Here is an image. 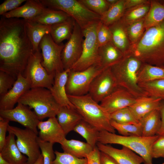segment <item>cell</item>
Returning a JSON list of instances; mask_svg holds the SVG:
<instances>
[{"label": "cell", "mask_w": 164, "mask_h": 164, "mask_svg": "<svg viewBox=\"0 0 164 164\" xmlns=\"http://www.w3.org/2000/svg\"><path fill=\"white\" fill-rule=\"evenodd\" d=\"M129 54L143 63L164 67V21L146 29Z\"/></svg>", "instance_id": "2"}, {"label": "cell", "mask_w": 164, "mask_h": 164, "mask_svg": "<svg viewBox=\"0 0 164 164\" xmlns=\"http://www.w3.org/2000/svg\"><path fill=\"white\" fill-rule=\"evenodd\" d=\"M33 164H43V158L42 154L37 160Z\"/></svg>", "instance_id": "53"}, {"label": "cell", "mask_w": 164, "mask_h": 164, "mask_svg": "<svg viewBox=\"0 0 164 164\" xmlns=\"http://www.w3.org/2000/svg\"><path fill=\"white\" fill-rule=\"evenodd\" d=\"M110 115L111 120L119 124H138L140 122L134 117L128 107L118 110Z\"/></svg>", "instance_id": "40"}, {"label": "cell", "mask_w": 164, "mask_h": 164, "mask_svg": "<svg viewBox=\"0 0 164 164\" xmlns=\"http://www.w3.org/2000/svg\"><path fill=\"white\" fill-rule=\"evenodd\" d=\"M159 137L124 136L106 131L99 132L98 142L104 144H117L126 147L138 154L144 160V164H153L151 154L153 144Z\"/></svg>", "instance_id": "5"}, {"label": "cell", "mask_w": 164, "mask_h": 164, "mask_svg": "<svg viewBox=\"0 0 164 164\" xmlns=\"http://www.w3.org/2000/svg\"><path fill=\"white\" fill-rule=\"evenodd\" d=\"M111 124L114 129L121 135L124 136L142 135V128L140 122L138 124H121L111 120Z\"/></svg>", "instance_id": "38"}, {"label": "cell", "mask_w": 164, "mask_h": 164, "mask_svg": "<svg viewBox=\"0 0 164 164\" xmlns=\"http://www.w3.org/2000/svg\"><path fill=\"white\" fill-rule=\"evenodd\" d=\"M159 1L161 3L164 5V0H159Z\"/></svg>", "instance_id": "56"}, {"label": "cell", "mask_w": 164, "mask_h": 164, "mask_svg": "<svg viewBox=\"0 0 164 164\" xmlns=\"http://www.w3.org/2000/svg\"><path fill=\"white\" fill-rule=\"evenodd\" d=\"M58 121L66 135L83 119L76 109L60 107L56 114Z\"/></svg>", "instance_id": "26"}, {"label": "cell", "mask_w": 164, "mask_h": 164, "mask_svg": "<svg viewBox=\"0 0 164 164\" xmlns=\"http://www.w3.org/2000/svg\"><path fill=\"white\" fill-rule=\"evenodd\" d=\"M125 0H118L114 5L101 16V21L109 26L120 20L126 10Z\"/></svg>", "instance_id": "35"}, {"label": "cell", "mask_w": 164, "mask_h": 164, "mask_svg": "<svg viewBox=\"0 0 164 164\" xmlns=\"http://www.w3.org/2000/svg\"><path fill=\"white\" fill-rule=\"evenodd\" d=\"M150 1L149 0H125L126 10L149 2Z\"/></svg>", "instance_id": "51"}, {"label": "cell", "mask_w": 164, "mask_h": 164, "mask_svg": "<svg viewBox=\"0 0 164 164\" xmlns=\"http://www.w3.org/2000/svg\"><path fill=\"white\" fill-rule=\"evenodd\" d=\"M48 8L63 11L68 14L83 30L100 20L101 16L88 9L79 0H39Z\"/></svg>", "instance_id": "7"}, {"label": "cell", "mask_w": 164, "mask_h": 164, "mask_svg": "<svg viewBox=\"0 0 164 164\" xmlns=\"http://www.w3.org/2000/svg\"><path fill=\"white\" fill-rule=\"evenodd\" d=\"M73 131L84 138L93 148L96 146L100 131L95 127L83 119Z\"/></svg>", "instance_id": "34"}, {"label": "cell", "mask_w": 164, "mask_h": 164, "mask_svg": "<svg viewBox=\"0 0 164 164\" xmlns=\"http://www.w3.org/2000/svg\"><path fill=\"white\" fill-rule=\"evenodd\" d=\"M67 95L84 120L100 132L106 131L115 133V130L111 124L110 115L88 94L80 96Z\"/></svg>", "instance_id": "3"}, {"label": "cell", "mask_w": 164, "mask_h": 164, "mask_svg": "<svg viewBox=\"0 0 164 164\" xmlns=\"http://www.w3.org/2000/svg\"><path fill=\"white\" fill-rule=\"evenodd\" d=\"M64 44L54 42L50 34L45 35L39 45L42 57V64L50 74L55 75L64 71L61 54Z\"/></svg>", "instance_id": "11"}, {"label": "cell", "mask_w": 164, "mask_h": 164, "mask_svg": "<svg viewBox=\"0 0 164 164\" xmlns=\"http://www.w3.org/2000/svg\"><path fill=\"white\" fill-rule=\"evenodd\" d=\"M16 79L9 73L0 71V96L4 95L11 89Z\"/></svg>", "instance_id": "45"}, {"label": "cell", "mask_w": 164, "mask_h": 164, "mask_svg": "<svg viewBox=\"0 0 164 164\" xmlns=\"http://www.w3.org/2000/svg\"><path fill=\"white\" fill-rule=\"evenodd\" d=\"M96 146L101 152L107 153L113 158L119 164H141L143 159L129 149L122 146L118 149L97 142Z\"/></svg>", "instance_id": "19"}, {"label": "cell", "mask_w": 164, "mask_h": 164, "mask_svg": "<svg viewBox=\"0 0 164 164\" xmlns=\"http://www.w3.org/2000/svg\"><path fill=\"white\" fill-rule=\"evenodd\" d=\"M5 145L0 151V154L10 164H26L28 158L23 155L16 143L15 135L9 133Z\"/></svg>", "instance_id": "25"}, {"label": "cell", "mask_w": 164, "mask_h": 164, "mask_svg": "<svg viewBox=\"0 0 164 164\" xmlns=\"http://www.w3.org/2000/svg\"><path fill=\"white\" fill-rule=\"evenodd\" d=\"M7 131L16 137V143L21 152L27 156L26 164H33L41 154L39 145L38 134L32 130L9 125Z\"/></svg>", "instance_id": "12"}, {"label": "cell", "mask_w": 164, "mask_h": 164, "mask_svg": "<svg viewBox=\"0 0 164 164\" xmlns=\"http://www.w3.org/2000/svg\"><path fill=\"white\" fill-rule=\"evenodd\" d=\"M38 141L43 158V164H52L56 158L53 148L54 144L43 141L39 137Z\"/></svg>", "instance_id": "43"}, {"label": "cell", "mask_w": 164, "mask_h": 164, "mask_svg": "<svg viewBox=\"0 0 164 164\" xmlns=\"http://www.w3.org/2000/svg\"><path fill=\"white\" fill-rule=\"evenodd\" d=\"M97 36L99 47L112 41V35L108 26L103 23L101 20L97 28Z\"/></svg>", "instance_id": "44"}, {"label": "cell", "mask_w": 164, "mask_h": 164, "mask_svg": "<svg viewBox=\"0 0 164 164\" xmlns=\"http://www.w3.org/2000/svg\"><path fill=\"white\" fill-rule=\"evenodd\" d=\"M108 4L110 6L116 4L118 0H106Z\"/></svg>", "instance_id": "55"}, {"label": "cell", "mask_w": 164, "mask_h": 164, "mask_svg": "<svg viewBox=\"0 0 164 164\" xmlns=\"http://www.w3.org/2000/svg\"><path fill=\"white\" fill-rule=\"evenodd\" d=\"M25 20L27 33L34 51L39 49V45L44 36L50 34L51 26L43 25L31 20Z\"/></svg>", "instance_id": "27"}, {"label": "cell", "mask_w": 164, "mask_h": 164, "mask_svg": "<svg viewBox=\"0 0 164 164\" xmlns=\"http://www.w3.org/2000/svg\"><path fill=\"white\" fill-rule=\"evenodd\" d=\"M100 151L96 146L87 156V164H100Z\"/></svg>", "instance_id": "49"}, {"label": "cell", "mask_w": 164, "mask_h": 164, "mask_svg": "<svg viewBox=\"0 0 164 164\" xmlns=\"http://www.w3.org/2000/svg\"><path fill=\"white\" fill-rule=\"evenodd\" d=\"M42 60L40 49L34 51L22 75L29 81L31 88L41 87L50 90L53 84L55 75L48 73L42 65Z\"/></svg>", "instance_id": "10"}, {"label": "cell", "mask_w": 164, "mask_h": 164, "mask_svg": "<svg viewBox=\"0 0 164 164\" xmlns=\"http://www.w3.org/2000/svg\"><path fill=\"white\" fill-rule=\"evenodd\" d=\"M46 7L37 0H26L23 5L1 15L7 18H22L31 20L42 13Z\"/></svg>", "instance_id": "21"}, {"label": "cell", "mask_w": 164, "mask_h": 164, "mask_svg": "<svg viewBox=\"0 0 164 164\" xmlns=\"http://www.w3.org/2000/svg\"><path fill=\"white\" fill-rule=\"evenodd\" d=\"M139 122L142 126V136L150 137L157 135L161 125L159 109L151 111L145 115Z\"/></svg>", "instance_id": "30"}, {"label": "cell", "mask_w": 164, "mask_h": 164, "mask_svg": "<svg viewBox=\"0 0 164 164\" xmlns=\"http://www.w3.org/2000/svg\"><path fill=\"white\" fill-rule=\"evenodd\" d=\"M72 19L68 14L63 11L46 7L42 13L31 20L43 25L52 26Z\"/></svg>", "instance_id": "29"}, {"label": "cell", "mask_w": 164, "mask_h": 164, "mask_svg": "<svg viewBox=\"0 0 164 164\" xmlns=\"http://www.w3.org/2000/svg\"><path fill=\"white\" fill-rule=\"evenodd\" d=\"M149 2L126 9L120 19L126 25L145 18L149 9Z\"/></svg>", "instance_id": "36"}, {"label": "cell", "mask_w": 164, "mask_h": 164, "mask_svg": "<svg viewBox=\"0 0 164 164\" xmlns=\"http://www.w3.org/2000/svg\"><path fill=\"white\" fill-rule=\"evenodd\" d=\"M0 164H10L0 154Z\"/></svg>", "instance_id": "54"}, {"label": "cell", "mask_w": 164, "mask_h": 164, "mask_svg": "<svg viewBox=\"0 0 164 164\" xmlns=\"http://www.w3.org/2000/svg\"><path fill=\"white\" fill-rule=\"evenodd\" d=\"M162 164H164V163H162Z\"/></svg>", "instance_id": "57"}, {"label": "cell", "mask_w": 164, "mask_h": 164, "mask_svg": "<svg viewBox=\"0 0 164 164\" xmlns=\"http://www.w3.org/2000/svg\"><path fill=\"white\" fill-rule=\"evenodd\" d=\"M37 128L39 130L38 137L43 141L60 144L66 138V135L56 117L49 118L46 121H40Z\"/></svg>", "instance_id": "18"}, {"label": "cell", "mask_w": 164, "mask_h": 164, "mask_svg": "<svg viewBox=\"0 0 164 164\" xmlns=\"http://www.w3.org/2000/svg\"><path fill=\"white\" fill-rule=\"evenodd\" d=\"M137 98L125 89L118 86L101 102L100 105L110 114L134 104Z\"/></svg>", "instance_id": "16"}, {"label": "cell", "mask_w": 164, "mask_h": 164, "mask_svg": "<svg viewBox=\"0 0 164 164\" xmlns=\"http://www.w3.org/2000/svg\"><path fill=\"white\" fill-rule=\"evenodd\" d=\"M56 158L52 164H87V158H79L70 154L55 151Z\"/></svg>", "instance_id": "42"}, {"label": "cell", "mask_w": 164, "mask_h": 164, "mask_svg": "<svg viewBox=\"0 0 164 164\" xmlns=\"http://www.w3.org/2000/svg\"><path fill=\"white\" fill-rule=\"evenodd\" d=\"M146 96L164 100V79L138 83Z\"/></svg>", "instance_id": "37"}, {"label": "cell", "mask_w": 164, "mask_h": 164, "mask_svg": "<svg viewBox=\"0 0 164 164\" xmlns=\"http://www.w3.org/2000/svg\"><path fill=\"white\" fill-rule=\"evenodd\" d=\"M143 63L129 54L111 67L118 86L125 89L137 98L146 96L138 81V73Z\"/></svg>", "instance_id": "4"}, {"label": "cell", "mask_w": 164, "mask_h": 164, "mask_svg": "<svg viewBox=\"0 0 164 164\" xmlns=\"http://www.w3.org/2000/svg\"><path fill=\"white\" fill-rule=\"evenodd\" d=\"M74 22L72 19L51 26L50 34L55 43L60 44L63 40L70 39L73 32Z\"/></svg>", "instance_id": "32"}, {"label": "cell", "mask_w": 164, "mask_h": 164, "mask_svg": "<svg viewBox=\"0 0 164 164\" xmlns=\"http://www.w3.org/2000/svg\"><path fill=\"white\" fill-rule=\"evenodd\" d=\"M108 27L112 35V42L125 56L129 55L132 45L127 33L126 25L120 19Z\"/></svg>", "instance_id": "22"}, {"label": "cell", "mask_w": 164, "mask_h": 164, "mask_svg": "<svg viewBox=\"0 0 164 164\" xmlns=\"http://www.w3.org/2000/svg\"><path fill=\"white\" fill-rule=\"evenodd\" d=\"M70 70H64L56 73L53 84L50 90L60 107L76 109L70 100L66 91V85Z\"/></svg>", "instance_id": "20"}, {"label": "cell", "mask_w": 164, "mask_h": 164, "mask_svg": "<svg viewBox=\"0 0 164 164\" xmlns=\"http://www.w3.org/2000/svg\"><path fill=\"white\" fill-rule=\"evenodd\" d=\"M111 67L104 69L94 78L88 94L96 102H101L118 87Z\"/></svg>", "instance_id": "14"}, {"label": "cell", "mask_w": 164, "mask_h": 164, "mask_svg": "<svg viewBox=\"0 0 164 164\" xmlns=\"http://www.w3.org/2000/svg\"><path fill=\"white\" fill-rule=\"evenodd\" d=\"M164 21V5L159 0H150V7L145 18V30L157 25Z\"/></svg>", "instance_id": "31"}, {"label": "cell", "mask_w": 164, "mask_h": 164, "mask_svg": "<svg viewBox=\"0 0 164 164\" xmlns=\"http://www.w3.org/2000/svg\"><path fill=\"white\" fill-rule=\"evenodd\" d=\"M18 103L33 109L40 121L46 118L56 117L60 107L50 90L41 87L30 88L20 97Z\"/></svg>", "instance_id": "6"}, {"label": "cell", "mask_w": 164, "mask_h": 164, "mask_svg": "<svg viewBox=\"0 0 164 164\" xmlns=\"http://www.w3.org/2000/svg\"><path fill=\"white\" fill-rule=\"evenodd\" d=\"M9 121L0 117V151L4 146L6 141V134Z\"/></svg>", "instance_id": "48"}, {"label": "cell", "mask_w": 164, "mask_h": 164, "mask_svg": "<svg viewBox=\"0 0 164 164\" xmlns=\"http://www.w3.org/2000/svg\"><path fill=\"white\" fill-rule=\"evenodd\" d=\"M34 51L28 36L25 19L7 18L0 20V71L5 72L16 80L23 75Z\"/></svg>", "instance_id": "1"}, {"label": "cell", "mask_w": 164, "mask_h": 164, "mask_svg": "<svg viewBox=\"0 0 164 164\" xmlns=\"http://www.w3.org/2000/svg\"><path fill=\"white\" fill-rule=\"evenodd\" d=\"M88 9L100 15L103 14L110 6L106 0H79Z\"/></svg>", "instance_id": "41"}, {"label": "cell", "mask_w": 164, "mask_h": 164, "mask_svg": "<svg viewBox=\"0 0 164 164\" xmlns=\"http://www.w3.org/2000/svg\"><path fill=\"white\" fill-rule=\"evenodd\" d=\"M162 101L159 98L143 96L137 98L136 102L128 107L135 118L139 121L151 111L159 109Z\"/></svg>", "instance_id": "23"}, {"label": "cell", "mask_w": 164, "mask_h": 164, "mask_svg": "<svg viewBox=\"0 0 164 164\" xmlns=\"http://www.w3.org/2000/svg\"><path fill=\"white\" fill-rule=\"evenodd\" d=\"M60 144L63 152L79 158H86L94 149L87 142L66 138Z\"/></svg>", "instance_id": "28"}, {"label": "cell", "mask_w": 164, "mask_h": 164, "mask_svg": "<svg viewBox=\"0 0 164 164\" xmlns=\"http://www.w3.org/2000/svg\"><path fill=\"white\" fill-rule=\"evenodd\" d=\"M25 0H6L0 5V15L13 10L18 8Z\"/></svg>", "instance_id": "47"}, {"label": "cell", "mask_w": 164, "mask_h": 164, "mask_svg": "<svg viewBox=\"0 0 164 164\" xmlns=\"http://www.w3.org/2000/svg\"><path fill=\"white\" fill-rule=\"evenodd\" d=\"M104 69L96 63L82 71L70 70L66 87L67 95L80 96L88 94L92 81Z\"/></svg>", "instance_id": "9"}, {"label": "cell", "mask_w": 164, "mask_h": 164, "mask_svg": "<svg viewBox=\"0 0 164 164\" xmlns=\"http://www.w3.org/2000/svg\"><path fill=\"white\" fill-rule=\"evenodd\" d=\"M100 20L93 22L82 30L84 39L82 54L78 61L70 70L82 71L97 63L99 46L97 32Z\"/></svg>", "instance_id": "8"}, {"label": "cell", "mask_w": 164, "mask_h": 164, "mask_svg": "<svg viewBox=\"0 0 164 164\" xmlns=\"http://www.w3.org/2000/svg\"><path fill=\"white\" fill-rule=\"evenodd\" d=\"M31 88L28 80L19 74L12 88L4 95L0 97V110L14 108L20 97Z\"/></svg>", "instance_id": "17"}, {"label": "cell", "mask_w": 164, "mask_h": 164, "mask_svg": "<svg viewBox=\"0 0 164 164\" xmlns=\"http://www.w3.org/2000/svg\"><path fill=\"white\" fill-rule=\"evenodd\" d=\"M0 117L9 121L17 122L38 135L37 125L40 121L34 112L27 106L18 103L12 109L0 110Z\"/></svg>", "instance_id": "15"}, {"label": "cell", "mask_w": 164, "mask_h": 164, "mask_svg": "<svg viewBox=\"0 0 164 164\" xmlns=\"http://www.w3.org/2000/svg\"><path fill=\"white\" fill-rule=\"evenodd\" d=\"M159 109L161 117V125L157 135H164V100L161 101Z\"/></svg>", "instance_id": "52"}, {"label": "cell", "mask_w": 164, "mask_h": 164, "mask_svg": "<svg viewBox=\"0 0 164 164\" xmlns=\"http://www.w3.org/2000/svg\"><path fill=\"white\" fill-rule=\"evenodd\" d=\"M144 20L145 18L126 25L127 33L132 45L140 39L145 31Z\"/></svg>", "instance_id": "39"}, {"label": "cell", "mask_w": 164, "mask_h": 164, "mask_svg": "<svg viewBox=\"0 0 164 164\" xmlns=\"http://www.w3.org/2000/svg\"><path fill=\"white\" fill-rule=\"evenodd\" d=\"M124 54L110 42L99 47L97 63L103 69L110 67L120 61Z\"/></svg>", "instance_id": "24"}, {"label": "cell", "mask_w": 164, "mask_h": 164, "mask_svg": "<svg viewBox=\"0 0 164 164\" xmlns=\"http://www.w3.org/2000/svg\"><path fill=\"white\" fill-rule=\"evenodd\" d=\"M164 79V67L143 63L138 74V83Z\"/></svg>", "instance_id": "33"}, {"label": "cell", "mask_w": 164, "mask_h": 164, "mask_svg": "<svg viewBox=\"0 0 164 164\" xmlns=\"http://www.w3.org/2000/svg\"><path fill=\"white\" fill-rule=\"evenodd\" d=\"M100 164H119L113 158L108 154L100 151Z\"/></svg>", "instance_id": "50"}, {"label": "cell", "mask_w": 164, "mask_h": 164, "mask_svg": "<svg viewBox=\"0 0 164 164\" xmlns=\"http://www.w3.org/2000/svg\"><path fill=\"white\" fill-rule=\"evenodd\" d=\"M84 37L81 29L75 21L71 36L64 44L62 52L64 70H70L80 58L82 51Z\"/></svg>", "instance_id": "13"}, {"label": "cell", "mask_w": 164, "mask_h": 164, "mask_svg": "<svg viewBox=\"0 0 164 164\" xmlns=\"http://www.w3.org/2000/svg\"><path fill=\"white\" fill-rule=\"evenodd\" d=\"M152 158H164V135L159 137L153 144L151 150Z\"/></svg>", "instance_id": "46"}]
</instances>
